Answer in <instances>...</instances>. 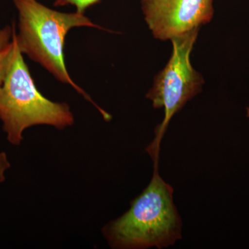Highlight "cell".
<instances>
[{
  "instance_id": "cell-1",
  "label": "cell",
  "mask_w": 249,
  "mask_h": 249,
  "mask_svg": "<svg viewBox=\"0 0 249 249\" xmlns=\"http://www.w3.org/2000/svg\"><path fill=\"white\" fill-rule=\"evenodd\" d=\"M157 169L156 167L148 186L131 202L128 211L103 229L111 248L161 249L182 238V219L174 203L173 188Z\"/></svg>"
},
{
  "instance_id": "cell-2",
  "label": "cell",
  "mask_w": 249,
  "mask_h": 249,
  "mask_svg": "<svg viewBox=\"0 0 249 249\" xmlns=\"http://www.w3.org/2000/svg\"><path fill=\"white\" fill-rule=\"evenodd\" d=\"M14 2L19 13V31L16 40L20 52L40 63L60 81L71 85L108 120L110 116L72 80L65 66L63 53L65 37L72 28H103L93 24L84 14L58 12L36 0H14Z\"/></svg>"
},
{
  "instance_id": "cell-3",
  "label": "cell",
  "mask_w": 249,
  "mask_h": 249,
  "mask_svg": "<svg viewBox=\"0 0 249 249\" xmlns=\"http://www.w3.org/2000/svg\"><path fill=\"white\" fill-rule=\"evenodd\" d=\"M14 55L0 89V119L8 141L19 145L24 129L36 124L58 129L71 125L73 116L65 103H54L41 94L18 47L14 25Z\"/></svg>"
},
{
  "instance_id": "cell-4",
  "label": "cell",
  "mask_w": 249,
  "mask_h": 249,
  "mask_svg": "<svg viewBox=\"0 0 249 249\" xmlns=\"http://www.w3.org/2000/svg\"><path fill=\"white\" fill-rule=\"evenodd\" d=\"M199 29L170 40L173 46L171 57L165 68L156 76L153 86L147 93L146 98L152 101L155 109L164 110L160 134L173 116L200 92L204 83L200 73L192 66L190 58Z\"/></svg>"
},
{
  "instance_id": "cell-5",
  "label": "cell",
  "mask_w": 249,
  "mask_h": 249,
  "mask_svg": "<svg viewBox=\"0 0 249 249\" xmlns=\"http://www.w3.org/2000/svg\"><path fill=\"white\" fill-rule=\"evenodd\" d=\"M145 22L155 38L170 40L211 22L213 0H142Z\"/></svg>"
},
{
  "instance_id": "cell-6",
  "label": "cell",
  "mask_w": 249,
  "mask_h": 249,
  "mask_svg": "<svg viewBox=\"0 0 249 249\" xmlns=\"http://www.w3.org/2000/svg\"><path fill=\"white\" fill-rule=\"evenodd\" d=\"M14 48L15 42L12 36V40L9 45L0 49V89L2 87L6 73L11 65L14 55Z\"/></svg>"
},
{
  "instance_id": "cell-7",
  "label": "cell",
  "mask_w": 249,
  "mask_h": 249,
  "mask_svg": "<svg viewBox=\"0 0 249 249\" xmlns=\"http://www.w3.org/2000/svg\"><path fill=\"white\" fill-rule=\"evenodd\" d=\"M101 0H56L54 6H63L65 5H72L76 8L77 13L84 14L85 10L93 5L98 4Z\"/></svg>"
},
{
  "instance_id": "cell-8",
  "label": "cell",
  "mask_w": 249,
  "mask_h": 249,
  "mask_svg": "<svg viewBox=\"0 0 249 249\" xmlns=\"http://www.w3.org/2000/svg\"><path fill=\"white\" fill-rule=\"evenodd\" d=\"M13 31H14V25L13 27H6L0 31V49L6 47L11 42L12 40Z\"/></svg>"
},
{
  "instance_id": "cell-9",
  "label": "cell",
  "mask_w": 249,
  "mask_h": 249,
  "mask_svg": "<svg viewBox=\"0 0 249 249\" xmlns=\"http://www.w3.org/2000/svg\"><path fill=\"white\" fill-rule=\"evenodd\" d=\"M10 168V163L7 156L4 152L0 153V183L5 180L4 173Z\"/></svg>"
},
{
  "instance_id": "cell-10",
  "label": "cell",
  "mask_w": 249,
  "mask_h": 249,
  "mask_svg": "<svg viewBox=\"0 0 249 249\" xmlns=\"http://www.w3.org/2000/svg\"><path fill=\"white\" fill-rule=\"evenodd\" d=\"M247 118H248L249 121V107L247 108Z\"/></svg>"
}]
</instances>
